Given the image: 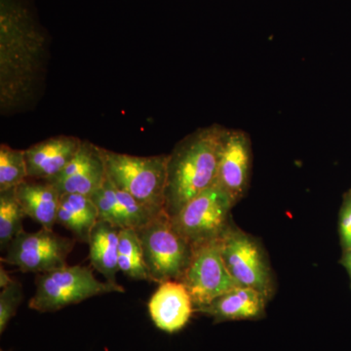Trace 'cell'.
Returning a JSON list of instances; mask_svg holds the SVG:
<instances>
[{"label": "cell", "instance_id": "6da1fadb", "mask_svg": "<svg viewBox=\"0 0 351 351\" xmlns=\"http://www.w3.org/2000/svg\"><path fill=\"white\" fill-rule=\"evenodd\" d=\"M47 39L24 7L1 0L0 16V110L2 115L29 108L47 68Z\"/></svg>", "mask_w": 351, "mask_h": 351}, {"label": "cell", "instance_id": "7a4b0ae2", "mask_svg": "<svg viewBox=\"0 0 351 351\" xmlns=\"http://www.w3.org/2000/svg\"><path fill=\"white\" fill-rule=\"evenodd\" d=\"M223 129L218 124L198 129L180 141L168 154L164 212L170 218L216 184Z\"/></svg>", "mask_w": 351, "mask_h": 351}, {"label": "cell", "instance_id": "3957f363", "mask_svg": "<svg viewBox=\"0 0 351 351\" xmlns=\"http://www.w3.org/2000/svg\"><path fill=\"white\" fill-rule=\"evenodd\" d=\"M108 181L143 204L164 211L168 154L137 156L101 147Z\"/></svg>", "mask_w": 351, "mask_h": 351}, {"label": "cell", "instance_id": "277c9868", "mask_svg": "<svg viewBox=\"0 0 351 351\" xmlns=\"http://www.w3.org/2000/svg\"><path fill=\"white\" fill-rule=\"evenodd\" d=\"M36 285L29 306L40 313H56L96 295L125 292L117 282L99 281L90 267L82 265H66L38 274Z\"/></svg>", "mask_w": 351, "mask_h": 351}, {"label": "cell", "instance_id": "5b68a950", "mask_svg": "<svg viewBox=\"0 0 351 351\" xmlns=\"http://www.w3.org/2000/svg\"><path fill=\"white\" fill-rule=\"evenodd\" d=\"M137 233L149 282L181 281L191 261L193 245L176 230L170 217L163 212L138 228Z\"/></svg>", "mask_w": 351, "mask_h": 351}, {"label": "cell", "instance_id": "8992f818", "mask_svg": "<svg viewBox=\"0 0 351 351\" xmlns=\"http://www.w3.org/2000/svg\"><path fill=\"white\" fill-rule=\"evenodd\" d=\"M221 252L235 282L242 287L255 289L271 299L276 291L274 274L257 240L230 223L221 234Z\"/></svg>", "mask_w": 351, "mask_h": 351}, {"label": "cell", "instance_id": "52a82bcc", "mask_svg": "<svg viewBox=\"0 0 351 351\" xmlns=\"http://www.w3.org/2000/svg\"><path fill=\"white\" fill-rule=\"evenodd\" d=\"M234 205L216 182L189 201L171 221L189 243L198 244L221 237L232 223L230 213Z\"/></svg>", "mask_w": 351, "mask_h": 351}, {"label": "cell", "instance_id": "ba28073f", "mask_svg": "<svg viewBox=\"0 0 351 351\" xmlns=\"http://www.w3.org/2000/svg\"><path fill=\"white\" fill-rule=\"evenodd\" d=\"M181 282L188 289L195 311L239 287L223 262L221 237L193 245L191 261Z\"/></svg>", "mask_w": 351, "mask_h": 351}, {"label": "cell", "instance_id": "9c48e42d", "mask_svg": "<svg viewBox=\"0 0 351 351\" xmlns=\"http://www.w3.org/2000/svg\"><path fill=\"white\" fill-rule=\"evenodd\" d=\"M75 241L43 228L36 232L23 230L6 249L2 263L15 265L23 272L44 274L66 267Z\"/></svg>", "mask_w": 351, "mask_h": 351}, {"label": "cell", "instance_id": "30bf717a", "mask_svg": "<svg viewBox=\"0 0 351 351\" xmlns=\"http://www.w3.org/2000/svg\"><path fill=\"white\" fill-rule=\"evenodd\" d=\"M252 144L246 132L223 129L219 141L217 184L237 204L249 189L252 171Z\"/></svg>", "mask_w": 351, "mask_h": 351}, {"label": "cell", "instance_id": "8fae6325", "mask_svg": "<svg viewBox=\"0 0 351 351\" xmlns=\"http://www.w3.org/2000/svg\"><path fill=\"white\" fill-rule=\"evenodd\" d=\"M105 161L101 147L83 140L82 147L73 160L49 180L60 195L77 193L91 196L107 182Z\"/></svg>", "mask_w": 351, "mask_h": 351}, {"label": "cell", "instance_id": "7c38bea8", "mask_svg": "<svg viewBox=\"0 0 351 351\" xmlns=\"http://www.w3.org/2000/svg\"><path fill=\"white\" fill-rule=\"evenodd\" d=\"M90 198L98 208L99 219L119 230H137L164 212L143 204L129 193L115 188L108 180Z\"/></svg>", "mask_w": 351, "mask_h": 351}, {"label": "cell", "instance_id": "4fadbf2b", "mask_svg": "<svg viewBox=\"0 0 351 351\" xmlns=\"http://www.w3.org/2000/svg\"><path fill=\"white\" fill-rule=\"evenodd\" d=\"M149 311L158 329L176 332L186 326L195 309L184 284L172 280L159 285L149 300Z\"/></svg>", "mask_w": 351, "mask_h": 351}, {"label": "cell", "instance_id": "5bb4252c", "mask_svg": "<svg viewBox=\"0 0 351 351\" xmlns=\"http://www.w3.org/2000/svg\"><path fill=\"white\" fill-rule=\"evenodd\" d=\"M75 136L60 135L41 141L25 149L29 179L49 181L64 169L82 147Z\"/></svg>", "mask_w": 351, "mask_h": 351}, {"label": "cell", "instance_id": "9a60e30c", "mask_svg": "<svg viewBox=\"0 0 351 351\" xmlns=\"http://www.w3.org/2000/svg\"><path fill=\"white\" fill-rule=\"evenodd\" d=\"M269 300L255 289L237 287L219 295L198 313L214 318L215 322L260 319Z\"/></svg>", "mask_w": 351, "mask_h": 351}, {"label": "cell", "instance_id": "2e32d148", "mask_svg": "<svg viewBox=\"0 0 351 351\" xmlns=\"http://www.w3.org/2000/svg\"><path fill=\"white\" fill-rule=\"evenodd\" d=\"M15 193L25 216L43 228L53 230L61 195L50 182L27 179L15 189Z\"/></svg>", "mask_w": 351, "mask_h": 351}, {"label": "cell", "instance_id": "e0dca14e", "mask_svg": "<svg viewBox=\"0 0 351 351\" xmlns=\"http://www.w3.org/2000/svg\"><path fill=\"white\" fill-rule=\"evenodd\" d=\"M98 221V208L89 196L77 193L61 195L57 223L73 233L75 240L88 243L92 230Z\"/></svg>", "mask_w": 351, "mask_h": 351}, {"label": "cell", "instance_id": "ac0fdd59", "mask_svg": "<svg viewBox=\"0 0 351 351\" xmlns=\"http://www.w3.org/2000/svg\"><path fill=\"white\" fill-rule=\"evenodd\" d=\"M119 228L99 219L88 241L92 267L110 282H117L119 271Z\"/></svg>", "mask_w": 351, "mask_h": 351}, {"label": "cell", "instance_id": "d6986e66", "mask_svg": "<svg viewBox=\"0 0 351 351\" xmlns=\"http://www.w3.org/2000/svg\"><path fill=\"white\" fill-rule=\"evenodd\" d=\"M119 267L120 271L132 279L149 281L137 230L130 228L120 230Z\"/></svg>", "mask_w": 351, "mask_h": 351}, {"label": "cell", "instance_id": "ffe728a7", "mask_svg": "<svg viewBox=\"0 0 351 351\" xmlns=\"http://www.w3.org/2000/svg\"><path fill=\"white\" fill-rule=\"evenodd\" d=\"M25 212L16 196L15 189L0 191V246L6 250L12 240L24 230Z\"/></svg>", "mask_w": 351, "mask_h": 351}, {"label": "cell", "instance_id": "44dd1931", "mask_svg": "<svg viewBox=\"0 0 351 351\" xmlns=\"http://www.w3.org/2000/svg\"><path fill=\"white\" fill-rule=\"evenodd\" d=\"M27 179L25 149L0 145V191L16 189Z\"/></svg>", "mask_w": 351, "mask_h": 351}, {"label": "cell", "instance_id": "7402d4cb", "mask_svg": "<svg viewBox=\"0 0 351 351\" xmlns=\"http://www.w3.org/2000/svg\"><path fill=\"white\" fill-rule=\"evenodd\" d=\"M22 284L14 280L10 285L2 289L0 293V334H2L10 320L17 313L18 307L23 301Z\"/></svg>", "mask_w": 351, "mask_h": 351}, {"label": "cell", "instance_id": "603a6c76", "mask_svg": "<svg viewBox=\"0 0 351 351\" xmlns=\"http://www.w3.org/2000/svg\"><path fill=\"white\" fill-rule=\"evenodd\" d=\"M339 234L345 250L351 248V197L346 196L339 216Z\"/></svg>", "mask_w": 351, "mask_h": 351}, {"label": "cell", "instance_id": "cb8c5ba5", "mask_svg": "<svg viewBox=\"0 0 351 351\" xmlns=\"http://www.w3.org/2000/svg\"><path fill=\"white\" fill-rule=\"evenodd\" d=\"M13 279L9 276L8 272L4 269L3 265L0 267V288L4 289L13 282Z\"/></svg>", "mask_w": 351, "mask_h": 351}, {"label": "cell", "instance_id": "d4e9b609", "mask_svg": "<svg viewBox=\"0 0 351 351\" xmlns=\"http://www.w3.org/2000/svg\"><path fill=\"white\" fill-rule=\"evenodd\" d=\"M341 263H343V267H346V269L348 270V274L351 276V248L345 250L343 258H341Z\"/></svg>", "mask_w": 351, "mask_h": 351}, {"label": "cell", "instance_id": "484cf974", "mask_svg": "<svg viewBox=\"0 0 351 351\" xmlns=\"http://www.w3.org/2000/svg\"><path fill=\"white\" fill-rule=\"evenodd\" d=\"M348 196H350V197H351V191H350V195H348Z\"/></svg>", "mask_w": 351, "mask_h": 351}]
</instances>
